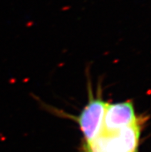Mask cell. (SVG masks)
<instances>
[{
  "label": "cell",
  "instance_id": "6da1fadb",
  "mask_svg": "<svg viewBox=\"0 0 151 152\" xmlns=\"http://www.w3.org/2000/svg\"><path fill=\"white\" fill-rule=\"evenodd\" d=\"M145 122L146 118L117 131L102 130L93 141L83 144V152H139L141 130Z\"/></svg>",
  "mask_w": 151,
  "mask_h": 152
},
{
  "label": "cell",
  "instance_id": "7a4b0ae2",
  "mask_svg": "<svg viewBox=\"0 0 151 152\" xmlns=\"http://www.w3.org/2000/svg\"><path fill=\"white\" fill-rule=\"evenodd\" d=\"M107 103L105 102L99 90L97 95L93 97L91 87L89 90V100L81 113L77 117H72L77 122L81 130L84 143L87 144L93 141L103 129V117Z\"/></svg>",
  "mask_w": 151,
  "mask_h": 152
},
{
  "label": "cell",
  "instance_id": "3957f363",
  "mask_svg": "<svg viewBox=\"0 0 151 152\" xmlns=\"http://www.w3.org/2000/svg\"><path fill=\"white\" fill-rule=\"evenodd\" d=\"M146 118L136 114L134 105L131 100L115 103H107L105 110L103 131H113L122 129Z\"/></svg>",
  "mask_w": 151,
  "mask_h": 152
}]
</instances>
